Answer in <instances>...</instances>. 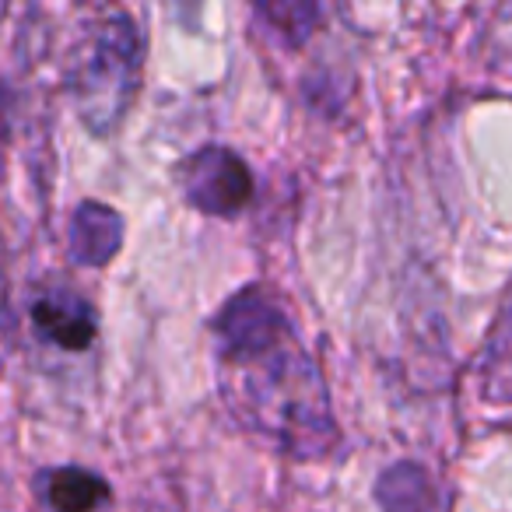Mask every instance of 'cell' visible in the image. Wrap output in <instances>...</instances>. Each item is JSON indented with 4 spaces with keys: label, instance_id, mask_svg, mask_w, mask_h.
<instances>
[{
    "label": "cell",
    "instance_id": "6da1fadb",
    "mask_svg": "<svg viewBox=\"0 0 512 512\" xmlns=\"http://www.w3.org/2000/svg\"><path fill=\"white\" fill-rule=\"evenodd\" d=\"M214 351L221 397L242 428L295 460H316L337 446L320 365L267 288L249 285L221 306Z\"/></svg>",
    "mask_w": 512,
    "mask_h": 512
},
{
    "label": "cell",
    "instance_id": "7a4b0ae2",
    "mask_svg": "<svg viewBox=\"0 0 512 512\" xmlns=\"http://www.w3.org/2000/svg\"><path fill=\"white\" fill-rule=\"evenodd\" d=\"M141 60V32L120 11L102 18L71 53L67 88H71L81 123L95 137L113 134L127 109L134 106L137 88H141Z\"/></svg>",
    "mask_w": 512,
    "mask_h": 512
},
{
    "label": "cell",
    "instance_id": "3957f363",
    "mask_svg": "<svg viewBox=\"0 0 512 512\" xmlns=\"http://www.w3.org/2000/svg\"><path fill=\"white\" fill-rule=\"evenodd\" d=\"M179 183H183L186 200L211 218L239 214L253 200V172L232 148H221V144L193 151L186 158Z\"/></svg>",
    "mask_w": 512,
    "mask_h": 512
},
{
    "label": "cell",
    "instance_id": "277c9868",
    "mask_svg": "<svg viewBox=\"0 0 512 512\" xmlns=\"http://www.w3.org/2000/svg\"><path fill=\"white\" fill-rule=\"evenodd\" d=\"M32 327L64 351H85L95 341V313L71 288H50L32 299Z\"/></svg>",
    "mask_w": 512,
    "mask_h": 512
},
{
    "label": "cell",
    "instance_id": "5b68a950",
    "mask_svg": "<svg viewBox=\"0 0 512 512\" xmlns=\"http://www.w3.org/2000/svg\"><path fill=\"white\" fill-rule=\"evenodd\" d=\"M67 246L71 256L85 267H106L123 246V218L120 211L99 204V200H85L74 211L71 232H67Z\"/></svg>",
    "mask_w": 512,
    "mask_h": 512
},
{
    "label": "cell",
    "instance_id": "8992f818",
    "mask_svg": "<svg viewBox=\"0 0 512 512\" xmlns=\"http://www.w3.org/2000/svg\"><path fill=\"white\" fill-rule=\"evenodd\" d=\"M39 495L60 512H88L109 502V484L85 467H53L39 474Z\"/></svg>",
    "mask_w": 512,
    "mask_h": 512
},
{
    "label": "cell",
    "instance_id": "52a82bcc",
    "mask_svg": "<svg viewBox=\"0 0 512 512\" xmlns=\"http://www.w3.org/2000/svg\"><path fill=\"white\" fill-rule=\"evenodd\" d=\"M256 15L285 46L299 50L320 32L323 8L320 0H253Z\"/></svg>",
    "mask_w": 512,
    "mask_h": 512
},
{
    "label": "cell",
    "instance_id": "ba28073f",
    "mask_svg": "<svg viewBox=\"0 0 512 512\" xmlns=\"http://www.w3.org/2000/svg\"><path fill=\"white\" fill-rule=\"evenodd\" d=\"M376 502L383 509H428L435 505V484L432 477L425 474V467L418 463L404 460V463H393L379 474L376 481Z\"/></svg>",
    "mask_w": 512,
    "mask_h": 512
},
{
    "label": "cell",
    "instance_id": "9c48e42d",
    "mask_svg": "<svg viewBox=\"0 0 512 512\" xmlns=\"http://www.w3.org/2000/svg\"><path fill=\"white\" fill-rule=\"evenodd\" d=\"M481 390L491 404H512V306L505 309L481 362Z\"/></svg>",
    "mask_w": 512,
    "mask_h": 512
},
{
    "label": "cell",
    "instance_id": "30bf717a",
    "mask_svg": "<svg viewBox=\"0 0 512 512\" xmlns=\"http://www.w3.org/2000/svg\"><path fill=\"white\" fill-rule=\"evenodd\" d=\"M4 127H8V102H4V85H0V137H4Z\"/></svg>",
    "mask_w": 512,
    "mask_h": 512
}]
</instances>
